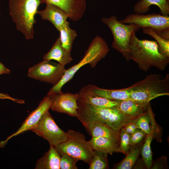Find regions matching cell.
I'll list each match as a JSON object with an SVG mask.
<instances>
[{
    "label": "cell",
    "instance_id": "cell-13",
    "mask_svg": "<svg viewBox=\"0 0 169 169\" xmlns=\"http://www.w3.org/2000/svg\"><path fill=\"white\" fill-rule=\"evenodd\" d=\"M42 3H49L58 7L74 21L83 17L86 8V0H41Z\"/></svg>",
    "mask_w": 169,
    "mask_h": 169
},
{
    "label": "cell",
    "instance_id": "cell-20",
    "mask_svg": "<svg viewBox=\"0 0 169 169\" xmlns=\"http://www.w3.org/2000/svg\"><path fill=\"white\" fill-rule=\"evenodd\" d=\"M152 5L159 7L162 15L168 16L169 0H140L134 5V12L136 13L144 14L149 11L150 6Z\"/></svg>",
    "mask_w": 169,
    "mask_h": 169
},
{
    "label": "cell",
    "instance_id": "cell-7",
    "mask_svg": "<svg viewBox=\"0 0 169 169\" xmlns=\"http://www.w3.org/2000/svg\"><path fill=\"white\" fill-rule=\"evenodd\" d=\"M101 21L112 32L113 37L112 48L120 53L127 61H129V43L131 36L133 32H137L141 28L135 24L122 23L114 15L109 18L103 17Z\"/></svg>",
    "mask_w": 169,
    "mask_h": 169
},
{
    "label": "cell",
    "instance_id": "cell-2",
    "mask_svg": "<svg viewBox=\"0 0 169 169\" xmlns=\"http://www.w3.org/2000/svg\"><path fill=\"white\" fill-rule=\"evenodd\" d=\"M77 103L78 108L76 117L83 125L97 120L114 130L120 131L125 125L132 120L124 115L116 108L96 109L78 99Z\"/></svg>",
    "mask_w": 169,
    "mask_h": 169
},
{
    "label": "cell",
    "instance_id": "cell-35",
    "mask_svg": "<svg viewBox=\"0 0 169 169\" xmlns=\"http://www.w3.org/2000/svg\"><path fill=\"white\" fill-rule=\"evenodd\" d=\"M0 99H8L18 103H24V101L23 100L13 98L10 96L8 94H6L0 93Z\"/></svg>",
    "mask_w": 169,
    "mask_h": 169
},
{
    "label": "cell",
    "instance_id": "cell-26",
    "mask_svg": "<svg viewBox=\"0 0 169 169\" xmlns=\"http://www.w3.org/2000/svg\"><path fill=\"white\" fill-rule=\"evenodd\" d=\"M153 139V137L151 135H146L140 152L142 159L146 168L148 169H151L153 162L151 144Z\"/></svg>",
    "mask_w": 169,
    "mask_h": 169
},
{
    "label": "cell",
    "instance_id": "cell-11",
    "mask_svg": "<svg viewBox=\"0 0 169 169\" xmlns=\"http://www.w3.org/2000/svg\"><path fill=\"white\" fill-rule=\"evenodd\" d=\"M52 102L51 95L44 97L37 108L30 112L26 117L20 128L8 137L5 140L0 142V148L4 147L8 141L13 137L31 131L36 125L43 115L50 109Z\"/></svg>",
    "mask_w": 169,
    "mask_h": 169
},
{
    "label": "cell",
    "instance_id": "cell-22",
    "mask_svg": "<svg viewBox=\"0 0 169 169\" xmlns=\"http://www.w3.org/2000/svg\"><path fill=\"white\" fill-rule=\"evenodd\" d=\"M92 86L94 93L100 96L113 100H130V87L121 89L111 90L101 88L92 84Z\"/></svg>",
    "mask_w": 169,
    "mask_h": 169
},
{
    "label": "cell",
    "instance_id": "cell-28",
    "mask_svg": "<svg viewBox=\"0 0 169 169\" xmlns=\"http://www.w3.org/2000/svg\"><path fill=\"white\" fill-rule=\"evenodd\" d=\"M147 111L149 115L150 121V126L151 136L153 138L156 139L157 142H162V130L161 127L156 123L155 120L154 114L152 111L151 103L150 102L147 106Z\"/></svg>",
    "mask_w": 169,
    "mask_h": 169
},
{
    "label": "cell",
    "instance_id": "cell-29",
    "mask_svg": "<svg viewBox=\"0 0 169 169\" xmlns=\"http://www.w3.org/2000/svg\"><path fill=\"white\" fill-rule=\"evenodd\" d=\"M150 121V117L147 110L144 114L132 120L135 124L137 128L141 130L146 135L151 136Z\"/></svg>",
    "mask_w": 169,
    "mask_h": 169
},
{
    "label": "cell",
    "instance_id": "cell-24",
    "mask_svg": "<svg viewBox=\"0 0 169 169\" xmlns=\"http://www.w3.org/2000/svg\"><path fill=\"white\" fill-rule=\"evenodd\" d=\"M59 31L62 46L68 53L71 54L73 42L77 36L76 32L70 28L67 21L63 24Z\"/></svg>",
    "mask_w": 169,
    "mask_h": 169
},
{
    "label": "cell",
    "instance_id": "cell-3",
    "mask_svg": "<svg viewBox=\"0 0 169 169\" xmlns=\"http://www.w3.org/2000/svg\"><path fill=\"white\" fill-rule=\"evenodd\" d=\"M109 51L108 46L104 39L96 36L93 39L82 59L76 64L66 69L61 80L49 90L47 96L62 93L63 86L72 79L76 72L82 66L89 64L95 68Z\"/></svg>",
    "mask_w": 169,
    "mask_h": 169
},
{
    "label": "cell",
    "instance_id": "cell-18",
    "mask_svg": "<svg viewBox=\"0 0 169 169\" xmlns=\"http://www.w3.org/2000/svg\"><path fill=\"white\" fill-rule=\"evenodd\" d=\"M43 59L48 60H54L64 66L73 60L71 54L68 53L62 46L59 38H57L50 50L44 55Z\"/></svg>",
    "mask_w": 169,
    "mask_h": 169
},
{
    "label": "cell",
    "instance_id": "cell-25",
    "mask_svg": "<svg viewBox=\"0 0 169 169\" xmlns=\"http://www.w3.org/2000/svg\"><path fill=\"white\" fill-rule=\"evenodd\" d=\"M142 29L143 33L148 35L155 39L160 52L164 56L169 58V39L161 37L150 28Z\"/></svg>",
    "mask_w": 169,
    "mask_h": 169
},
{
    "label": "cell",
    "instance_id": "cell-12",
    "mask_svg": "<svg viewBox=\"0 0 169 169\" xmlns=\"http://www.w3.org/2000/svg\"><path fill=\"white\" fill-rule=\"evenodd\" d=\"M52 102L50 109L59 113L66 114L76 117L78 108L77 101L78 93L68 92L51 95Z\"/></svg>",
    "mask_w": 169,
    "mask_h": 169
},
{
    "label": "cell",
    "instance_id": "cell-14",
    "mask_svg": "<svg viewBox=\"0 0 169 169\" xmlns=\"http://www.w3.org/2000/svg\"><path fill=\"white\" fill-rule=\"evenodd\" d=\"M78 94L79 100L96 109L115 108L119 104V100H111L96 95L93 90L92 84L82 87Z\"/></svg>",
    "mask_w": 169,
    "mask_h": 169
},
{
    "label": "cell",
    "instance_id": "cell-31",
    "mask_svg": "<svg viewBox=\"0 0 169 169\" xmlns=\"http://www.w3.org/2000/svg\"><path fill=\"white\" fill-rule=\"evenodd\" d=\"M78 161L72 157L64 154L60 156V169H77L76 164Z\"/></svg>",
    "mask_w": 169,
    "mask_h": 169
},
{
    "label": "cell",
    "instance_id": "cell-33",
    "mask_svg": "<svg viewBox=\"0 0 169 169\" xmlns=\"http://www.w3.org/2000/svg\"><path fill=\"white\" fill-rule=\"evenodd\" d=\"M167 157L163 156L152 162L151 169H167Z\"/></svg>",
    "mask_w": 169,
    "mask_h": 169
},
{
    "label": "cell",
    "instance_id": "cell-36",
    "mask_svg": "<svg viewBox=\"0 0 169 169\" xmlns=\"http://www.w3.org/2000/svg\"><path fill=\"white\" fill-rule=\"evenodd\" d=\"M10 71L0 62V75L3 74H9Z\"/></svg>",
    "mask_w": 169,
    "mask_h": 169
},
{
    "label": "cell",
    "instance_id": "cell-30",
    "mask_svg": "<svg viewBox=\"0 0 169 169\" xmlns=\"http://www.w3.org/2000/svg\"><path fill=\"white\" fill-rule=\"evenodd\" d=\"M130 134L126 132L122 127L120 130L119 149L120 153L126 155L131 146L130 144Z\"/></svg>",
    "mask_w": 169,
    "mask_h": 169
},
{
    "label": "cell",
    "instance_id": "cell-6",
    "mask_svg": "<svg viewBox=\"0 0 169 169\" xmlns=\"http://www.w3.org/2000/svg\"><path fill=\"white\" fill-rule=\"evenodd\" d=\"M66 133L67 139L54 146L59 156L67 154L90 165L94 150L89 141H86L85 136L78 131L69 130Z\"/></svg>",
    "mask_w": 169,
    "mask_h": 169
},
{
    "label": "cell",
    "instance_id": "cell-27",
    "mask_svg": "<svg viewBox=\"0 0 169 169\" xmlns=\"http://www.w3.org/2000/svg\"><path fill=\"white\" fill-rule=\"evenodd\" d=\"M107 154L94 150L89 169H107L109 168Z\"/></svg>",
    "mask_w": 169,
    "mask_h": 169
},
{
    "label": "cell",
    "instance_id": "cell-5",
    "mask_svg": "<svg viewBox=\"0 0 169 169\" xmlns=\"http://www.w3.org/2000/svg\"><path fill=\"white\" fill-rule=\"evenodd\" d=\"M130 87V100L148 105L155 98L169 95V74L161 79L160 74H150Z\"/></svg>",
    "mask_w": 169,
    "mask_h": 169
},
{
    "label": "cell",
    "instance_id": "cell-4",
    "mask_svg": "<svg viewBox=\"0 0 169 169\" xmlns=\"http://www.w3.org/2000/svg\"><path fill=\"white\" fill-rule=\"evenodd\" d=\"M41 0H9V13L17 29L27 40L34 38V25Z\"/></svg>",
    "mask_w": 169,
    "mask_h": 169
},
{
    "label": "cell",
    "instance_id": "cell-9",
    "mask_svg": "<svg viewBox=\"0 0 169 169\" xmlns=\"http://www.w3.org/2000/svg\"><path fill=\"white\" fill-rule=\"evenodd\" d=\"M66 70L64 66L59 63L44 60L30 68L28 75L31 78L54 86L61 80Z\"/></svg>",
    "mask_w": 169,
    "mask_h": 169
},
{
    "label": "cell",
    "instance_id": "cell-10",
    "mask_svg": "<svg viewBox=\"0 0 169 169\" xmlns=\"http://www.w3.org/2000/svg\"><path fill=\"white\" fill-rule=\"evenodd\" d=\"M31 131L47 140L50 145L54 146L63 142L67 139L66 132L58 126L49 110L43 115Z\"/></svg>",
    "mask_w": 169,
    "mask_h": 169
},
{
    "label": "cell",
    "instance_id": "cell-23",
    "mask_svg": "<svg viewBox=\"0 0 169 169\" xmlns=\"http://www.w3.org/2000/svg\"><path fill=\"white\" fill-rule=\"evenodd\" d=\"M143 139L140 143L131 146L128 153L120 162L114 166L116 169H131L134 166L138 160L144 143Z\"/></svg>",
    "mask_w": 169,
    "mask_h": 169
},
{
    "label": "cell",
    "instance_id": "cell-17",
    "mask_svg": "<svg viewBox=\"0 0 169 169\" xmlns=\"http://www.w3.org/2000/svg\"><path fill=\"white\" fill-rule=\"evenodd\" d=\"M148 105L131 100H119L116 108L124 115L133 120L146 112Z\"/></svg>",
    "mask_w": 169,
    "mask_h": 169
},
{
    "label": "cell",
    "instance_id": "cell-32",
    "mask_svg": "<svg viewBox=\"0 0 169 169\" xmlns=\"http://www.w3.org/2000/svg\"><path fill=\"white\" fill-rule=\"evenodd\" d=\"M146 134L141 130L137 128L135 131L130 134V144L131 146L136 145L140 142L145 138Z\"/></svg>",
    "mask_w": 169,
    "mask_h": 169
},
{
    "label": "cell",
    "instance_id": "cell-15",
    "mask_svg": "<svg viewBox=\"0 0 169 169\" xmlns=\"http://www.w3.org/2000/svg\"><path fill=\"white\" fill-rule=\"evenodd\" d=\"M92 137H103L120 144V131L114 130L99 121H94L84 125Z\"/></svg>",
    "mask_w": 169,
    "mask_h": 169
},
{
    "label": "cell",
    "instance_id": "cell-34",
    "mask_svg": "<svg viewBox=\"0 0 169 169\" xmlns=\"http://www.w3.org/2000/svg\"><path fill=\"white\" fill-rule=\"evenodd\" d=\"M123 128L126 132L130 134H132L137 128L135 124L132 121L125 125Z\"/></svg>",
    "mask_w": 169,
    "mask_h": 169
},
{
    "label": "cell",
    "instance_id": "cell-1",
    "mask_svg": "<svg viewBox=\"0 0 169 169\" xmlns=\"http://www.w3.org/2000/svg\"><path fill=\"white\" fill-rule=\"evenodd\" d=\"M132 33L129 41V58L136 63L140 70L148 71L152 67L161 70L165 69L169 64V58L159 51L156 41L140 40Z\"/></svg>",
    "mask_w": 169,
    "mask_h": 169
},
{
    "label": "cell",
    "instance_id": "cell-21",
    "mask_svg": "<svg viewBox=\"0 0 169 169\" xmlns=\"http://www.w3.org/2000/svg\"><path fill=\"white\" fill-rule=\"evenodd\" d=\"M89 141L94 150L110 155L114 153H120V144L109 138L103 137H92Z\"/></svg>",
    "mask_w": 169,
    "mask_h": 169
},
{
    "label": "cell",
    "instance_id": "cell-16",
    "mask_svg": "<svg viewBox=\"0 0 169 169\" xmlns=\"http://www.w3.org/2000/svg\"><path fill=\"white\" fill-rule=\"evenodd\" d=\"M44 9L38 11V14L44 20L50 22L58 31L67 21L68 17L66 13L55 6L46 3Z\"/></svg>",
    "mask_w": 169,
    "mask_h": 169
},
{
    "label": "cell",
    "instance_id": "cell-19",
    "mask_svg": "<svg viewBox=\"0 0 169 169\" xmlns=\"http://www.w3.org/2000/svg\"><path fill=\"white\" fill-rule=\"evenodd\" d=\"M60 156L54 146L50 145L49 148L37 161L35 169H60Z\"/></svg>",
    "mask_w": 169,
    "mask_h": 169
},
{
    "label": "cell",
    "instance_id": "cell-8",
    "mask_svg": "<svg viewBox=\"0 0 169 169\" xmlns=\"http://www.w3.org/2000/svg\"><path fill=\"white\" fill-rule=\"evenodd\" d=\"M119 21L125 24H135L141 28H150L161 37L169 39L168 16H163L161 13L147 14L135 13L128 15Z\"/></svg>",
    "mask_w": 169,
    "mask_h": 169
}]
</instances>
